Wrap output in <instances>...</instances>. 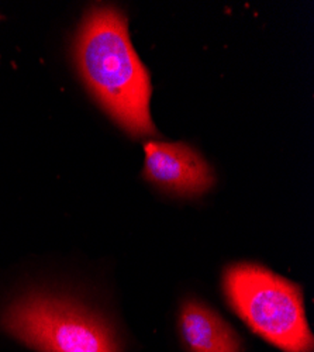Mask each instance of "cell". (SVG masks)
Masks as SVG:
<instances>
[{"mask_svg": "<svg viewBox=\"0 0 314 352\" xmlns=\"http://www.w3.org/2000/svg\"><path fill=\"white\" fill-rule=\"evenodd\" d=\"M75 61L85 85L114 122L133 137L155 135L150 74L131 44L123 13L96 6L85 14Z\"/></svg>", "mask_w": 314, "mask_h": 352, "instance_id": "cell-1", "label": "cell"}, {"mask_svg": "<svg viewBox=\"0 0 314 352\" xmlns=\"http://www.w3.org/2000/svg\"><path fill=\"white\" fill-rule=\"evenodd\" d=\"M227 302L245 324L284 352H313L299 285L254 263H236L223 276Z\"/></svg>", "mask_w": 314, "mask_h": 352, "instance_id": "cell-2", "label": "cell"}, {"mask_svg": "<svg viewBox=\"0 0 314 352\" xmlns=\"http://www.w3.org/2000/svg\"><path fill=\"white\" fill-rule=\"evenodd\" d=\"M0 324L38 352H122L116 331L82 303L33 290L6 307Z\"/></svg>", "mask_w": 314, "mask_h": 352, "instance_id": "cell-3", "label": "cell"}, {"mask_svg": "<svg viewBox=\"0 0 314 352\" xmlns=\"http://www.w3.org/2000/svg\"><path fill=\"white\" fill-rule=\"evenodd\" d=\"M144 178L179 196H199L214 184L206 160L185 142L148 141L144 145Z\"/></svg>", "mask_w": 314, "mask_h": 352, "instance_id": "cell-4", "label": "cell"}, {"mask_svg": "<svg viewBox=\"0 0 314 352\" xmlns=\"http://www.w3.org/2000/svg\"><path fill=\"white\" fill-rule=\"evenodd\" d=\"M181 336L190 352H241V340L232 326L208 305L189 299L179 316Z\"/></svg>", "mask_w": 314, "mask_h": 352, "instance_id": "cell-5", "label": "cell"}]
</instances>
